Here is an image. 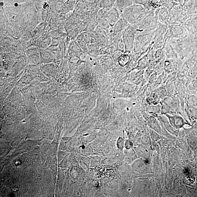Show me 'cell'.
Listing matches in <instances>:
<instances>
[{"label": "cell", "mask_w": 197, "mask_h": 197, "mask_svg": "<svg viewBox=\"0 0 197 197\" xmlns=\"http://www.w3.org/2000/svg\"><path fill=\"white\" fill-rule=\"evenodd\" d=\"M143 8L140 5H131L124 9L121 13L122 18L126 20L130 24L140 22L145 17Z\"/></svg>", "instance_id": "cell-1"}, {"label": "cell", "mask_w": 197, "mask_h": 197, "mask_svg": "<svg viewBox=\"0 0 197 197\" xmlns=\"http://www.w3.org/2000/svg\"><path fill=\"white\" fill-rule=\"evenodd\" d=\"M121 13L115 7L109 8H101L98 12V17L100 19L108 20L111 27L114 26L121 18Z\"/></svg>", "instance_id": "cell-2"}, {"label": "cell", "mask_w": 197, "mask_h": 197, "mask_svg": "<svg viewBox=\"0 0 197 197\" xmlns=\"http://www.w3.org/2000/svg\"><path fill=\"white\" fill-rule=\"evenodd\" d=\"M136 33V29L133 25H129L123 31L122 40L127 52H131L133 50Z\"/></svg>", "instance_id": "cell-3"}, {"label": "cell", "mask_w": 197, "mask_h": 197, "mask_svg": "<svg viewBox=\"0 0 197 197\" xmlns=\"http://www.w3.org/2000/svg\"><path fill=\"white\" fill-rule=\"evenodd\" d=\"M130 24L126 20L121 17L118 21L114 26L113 31L114 34L121 33L124 31L129 26Z\"/></svg>", "instance_id": "cell-4"}, {"label": "cell", "mask_w": 197, "mask_h": 197, "mask_svg": "<svg viewBox=\"0 0 197 197\" xmlns=\"http://www.w3.org/2000/svg\"><path fill=\"white\" fill-rule=\"evenodd\" d=\"M134 0H116L114 7L121 13L124 9L131 6Z\"/></svg>", "instance_id": "cell-5"}, {"label": "cell", "mask_w": 197, "mask_h": 197, "mask_svg": "<svg viewBox=\"0 0 197 197\" xmlns=\"http://www.w3.org/2000/svg\"><path fill=\"white\" fill-rule=\"evenodd\" d=\"M116 0H100L99 6L100 8H109L114 7Z\"/></svg>", "instance_id": "cell-6"}, {"label": "cell", "mask_w": 197, "mask_h": 197, "mask_svg": "<svg viewBox=\"0 0 197 197\" xmlns=\"http://www.w3.org/2000/svg\"><path fill=\"white\" fill-rule=\"evenodd\" d=\"M149 64V59L148 55L144 56L138 63L137 68L138 69H143L147 67Z\"/></svg>", "instance_id": "cell-7"}, {"label": "cell", "mask_w": 197, "mask_h": 197, "mask_svg": "<svg viewBox=\"0 0 197 197\" xmlns=\"http://www.w3.org/2000/svg\"><path fill=\"white\" fill-rule=\"evenodd\" d=\"M130 60V57L128 54H125L120 55L119 58V64L122 67H124L129 63Z\"/></svg>", "instance_id": "cell-8"}, {"label": "cell", "mask_w": 197, "mask_h": 197, "mask_svg": "<svg viewBox=\"0 0 197 197\" xmlns=\"http://www.w3.org/2000/svg\"><path fill=\"white\" fill-rule=\"evenodd\" d=\"M154 56L155 59L158 63L163 61L164 58V53L162 49L157 50L155 53Z\"/></svg>", "instance_id": "cell-9"}, {"label": "cell", "mask_w": 197, "mask_h": 197, "mask_svg": "<svg viewBox=\"0 0 197 197\" xmlns=\"http://www.w3.org/2000/svg\"><path fill=\"white\" fill-rule=\"evenodd\" d=\"M99 24L100 27L105 30H108L111 26L108 20L106 18L100 19Z\"/></svg>", "instance_id": "cell-10"}, {"label": "cell", "mask_w": 197, "mask_h": 197, "mask_svg": "<svg viewBox=\"0 0 197 197\" xmlns=\"http://www.w3.org/2000/svg\"><path fill=\"white\" fill-rule=\"evenodd\" d=\"M164 69V61L163 60L158 63L156 65L154 69V71L155 73L158 75L160 74L161 73H162Z\"/></svg>", "instance_id": "cell-11"}, {"label": "cell", "mask_w": 197, "mask_h": 197, "mask_svg": "<svg viewBox=\"0 0 197 197\" xmlns=\"http://www.w3.org/2000/svg\"><path fill=\"white\" fill-rule=\"evenodd\" d=\"M164 68L168 72H172L174 69V65L170 60H166L164 62Z\"/></svg>", "instance_id": "cell-12"}, {"label": "cell", "mask_w": 197, "mask_h": 197, "mask_svg": "<svg viewBox=\"0 0 197 197\" xmlns=\"http://www.w3.org/2000/svg\"><path fill=\"white\" fill-rule=\"evenodd\" d=\"M142 45L138 41H135L133 46V51L136 53L139 52L142 49Z\"/></svg>", "instance_id": "cell-13"}, {"label": "cell", "mask_w": 197, "mask_h": 197, "mask_svg": "<svg viewBox=\"0 0 197 197\" xmlns=\"http://www.w3.org/2000/svg\"><path fill=\"white\" fill-rule=\"evenodd\" d=\"M157 75L156 73H154V74L152 75L150 77V81L151 82V83L153 84V83H154V82L156 80Z\"/></svg>", "instance_id": "cell-14"}, {"label": "cell", "mask_w": 197, "mask_h": 197, "mask_svg": "<svg viewBox=\"0 0 197 197\" xmlns=\"http://www.w3.org/2000/svg\"><path fill=\"white\" fill-rule=\"evenodd\" d=\"M89 2V3L93 5H96L97 3H100V0H87Z\"/></svg>", "instance_id": "cell-15"}, {"label": "cell", "mask_w": 197, "mask_h": 197, "mask_svg": "<svg viewBox=\"0 0 197 197\" xmlns=\"http://www.w3.org/2000/svg\"><path fill=\"white\" fill-rule=\"evenodd\" d=\"M47 4L45 3V4H43V7H44L45 9L47 8Z\"/></svg>", "instance_id": "cell-16"}]
</instances>
